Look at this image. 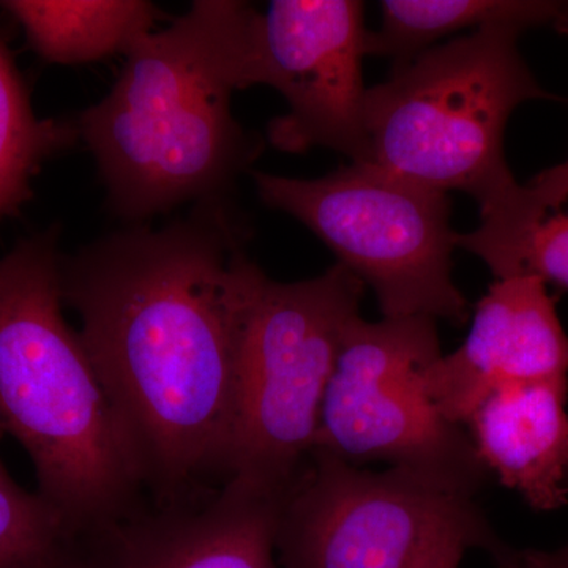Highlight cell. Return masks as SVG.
<instances>
[{"label": "cell", "mask_w": 568, "mask_h": 568, "mask_svg": "<svg viewBox=\"0 0 568 568\" xmlns=\"http://www.w3.org/2000/svg\"><path fill=\"white\" fill-rule=\"evenodd\" d=\"M365 284L342 264L304 282L250 276L235 351L230 478L286 495L315 450L325 392Z\"/></svg>", "instance_id": "obj_5"}, {"label": "cell", "mask_w": 568, "mask_h": 568, "mask_svg": "<svg viewBox=\"0 0 568 568\" xmlns=\"http://www.w3.org/2000/svg\"><path fill=\"white\" fill-rule=\"evenodd\" d=\"M484 521L474 499L407 470L372 473L313 450L280 508L276 559L280 568H409L437 529Z\"/></svg>", "instance_id": "obj_8"}, {"label": "cell", "mask_w": 568, "mask_h": 568, "mask_svg": "<svg viewBox=\"0 0 568 568\" xmlns=\"http://www.w3.org/2000/svg\"><path fill=\"white\" fill-rule=\"evenodd\" d=\"M470 548L484 549L497 568H514L518 551L500 540L489 521L457 523L426 538L409 568H459Z\"/></svg>", "instance_id": "obj_18"}, {"label": "cell", "mask_w": 568, "mask_h": 568, "mask_svg": "<svg viewBox=\"0 0 568 568\" xmlns=\"http://www.w3.org/2000/svg\"><path fill=\"white\" fill-rule=\"evenodd\" d=\"M78 140L74 121L37 118L20 71L0 43V220L32 196L41 164Z\"/></svg>", "instance_id": "obj_16"}, {"label": "cell", "mask_w": 568, "mask_h": 568, "mask_svg": "<svg viewBox=\"0 0 568 568\" xmlns=\"http://www.w3.org/2000/svg\"><path fill=\"white\" fill-rule=\"evenodd\" d=\"M37 54L47 62L80 65L126 55L162 17L145 0H3Z\"/></svg>", "instance_id": "obj_14"}, {"label": "cell", "mask_w": 568, "mask_h": 568, "mask_svg": "<svg viewBox=\"0 0 568 568\" xmlns=\"http://www.w3.org/2000/svg\"><path fill=\"white\" fill-rule=\"evenodd\" d=\"M284 496L231 478L196 503L149 500L89 541L88 568H280Z\"/></svg>", "instance_id": "obj_10"}, {"label": "cell", "mask_w": 568, "mask_h": 568, "mask_svg": "<svg viewBox=\"0 0 568 568\" xmlns=\"http://www.w3.org/2000/svg\"><path fill=\"white\" fill-rule=\"evenodd\" d=\"M364 11L357 0H274L261 14L254 82L286 100L267 126L278 151L325 148L368 163Z\"/></svg>", "instance_id": "obj_9"}, {"label": "cell", "mask_w": 568, "mask_h": 568, "mask_svg": "<svg viewBox=\"0 0 568 568\" xmlns=\"http://www.w3.org/2000/svg\"><path fill=\"white\" fill-rule=\"evenodd\" d=\"M568 377V335L538 276L497 278L474 308L462 346L425 372L440 413L459 426L493 392L510 384Z\"/></svg>", "instance_id": "obj_11"}, {"label": "cell", "mask_w": 568, "mask_h": 568, "mask_svg": "<svg viewBox=\"0 0 568 568\" xmlns=\"http://www.w3.org/2000/svg\"><path fill=\"white\" fill-rule=\"evenodd\" d=\"M560 2L551 0H384L381 26L366 32L365 54L409 62L437 41L487 26L523 32L555 21Z\"/></svg>", "instance_id": "obj_15"}, {"label": "cell", "mask_w": 568, "mask_h": 568, "mask_svg": "<svg viewBox=\"0 0 568 568\" xmlns=\"http://www.w3.org/2000/svg\"><path fill=\"white\" fill-rule=\"evenodd\" d=\"M250 231L230 197L63 254V304L129 436L149 500L196 503L230 478Z\"/></svg>", "instance_id": "obj_1"}, {"label": "cell", "mask_w": 568, "mask_h": 568, "mask_svg": "<svg viewBox=\"0 0 568 568\" xmlns=\"http://www.w3.org/2000/svg\"><path fill=\"white\" fill-rule=\"evenodd\" d=\"M497 278L532 275L568 291V183L537 174L480 205V224L457 234Z\"/></svg>", "instance_id": "obj_13"}, {"label": "cell", "mask_w": 568, "mask_h": 568, "mask_svg": "<svg viewBox=\"0 0 568 568\" xmlns=\"http://www.w3.org/2000/svg\"><path fill=\"white\" fill-rule=\"evenodd\" d=\"M2 436V433H0ZM0 568H88V544L0 463Z\"/></svg>", "instance_id": "obj_17"}, {"label": "cell", "mask_w": 568, "mask_h": 568, "mask_svg": "<svg viewBox=\"0 0 568 568\" xmlns=\"http://www.w3.org/2000/svg\"><path fill=\"white\" fill-rule=\"evenodd\" d=\"M555 28L558 29L564 36H568V2H560L558 14H556L555 21H552Z\"/></svg>", "instance_id": "obj_20"}, {"label": "cell", "mask_w": 568, "mask_h": 568, "mask_svg": "<svg viewBox=\"0 0 568 568\" xmlns=\"http://www.w3.org/2000/svg\"><path fill=\"white\" fill-rule=\"evenodd\" d=\"M521 29L487 26L395 65L366 89L368 163L406 181L487 204L515 181L504 152L508 119L549 99L518 50Z\"/></svg>", "instance_id": "obj_4"}, {"label": "cell", "mask_w": 568, "mask_h": 568, "mask_svg": "<svg viewBox=\"0 0 568 568\" xmlns=\"http://www.w3.org/2000/svg\"><path fill=\"white\" fill-rule=\"evenodd\" d=\"M257 196L294 216L375 293L383 317L424 316L463 325L466 295L454 282L457 234L447 193L372 163L320 179L253 173Z\"/></svg>", "instance_id": "obj_6"}, {"label": "cell", "mask_w": 568, "mask_h": 568, "mask_svg": "<svg viewBox=\"0 0 568 568\" xmlns=\"http://www.w3.org/2000/svg\"><path fill=\"white\" fill-rule=\"evenodd\" d=\"M432 317L362 320L345 336L325 392L315 450L347 465L387 463L470 497L488 470L465 426L448 420L425 383L443 355Z\"/></svg>", "instance_id": "obj_7"}, {"label": "cell", "mask_w": 568, "mask_h": 568, "mask_svg": "<svg viewBox=\"0 0 568 568\" xmlns=\"http://www.w3.org/2000/svg\"><path fill=\"white\" fill-rule=\"evenodd\" d=\"M568 377L510 384L467 418L470 440L488 473L536 510L568 500Z\"/></svg>", "instance_id": "obj_12"}, {"label": "cell", "mask_w": 568, "mask_h": 568, "mask_svg": "<svg viewBox=\"0 0 568 568\" xmlns=\"http://www.w3.org/2000/svg\"><path fill=\"white\" fill-rule=\"evenodd\" d=\"M514 568H568V545L552 551L518 549Z\"/></svg>", "instance_id": "obj_19"}, {"label": "cell", "mask_w": 568, "mask_h": 568, "mask_svg": "<svg viewBox=\"0 0 568 568\" xmlns=\"http://www.w3.org/2000/svg\"><path fill=\"white\" fill-rule=\"evenodd\" d=\"M261 13L239 0H194L125 55L108 95L78 115L108 207L123 226L230 197L260 142L234 118L252 88Z\"/></svg>", "instance_id": "obj_2"}, {"label": "cell", "mask_w": 568, "mask_h": 568, "mask_svg": "<svg viewBox=\"0 0 568 568\" xmlns=\"http://www.w3.org/2000/svg\"><path fill=\"white\" fill-rule=\"evenodd\" d=\"M59 237L50 227L0 260V433L24 447L37 493L89 544L149 497L80 332L63 317Z\"/></svg>", "instance_id": "obj_3"}, {"label": "cell", "mask_w": 568, "mask_h": 568, "mask_svg": "<svg viewBox=\"0 0 568 568\" xmlns=\"http://www.w3.org/2000/svg\"><path fill=\"white\" fill-rule=\"evenodd\" d=\"M544 174L548 175L552 181L568 183V159L566 162L556 164V166L549 168V170H545Z\"/></svg>", "instance_id": "obj_21"}]
</instances>
